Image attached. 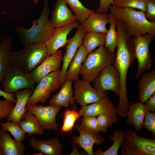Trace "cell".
Masks as SVG:
<instances>
[{
    "label": "cell",
    "mask_w": 155,
    "mask_h": 155,
    "mask_svg": "<svg viewBox=\"0 0 155 155\" xmlns=\"http://www.w3.org/2000/svg\"><path fill=\"white\" fill-rule=\"evenodd\" d=\"M116 27L118 33V41L113 65L119 74L120 92L119 102L115 109L117 115L124 118L127 116L130 105L126 88L127 73L130 66L136 58L133 39L128 34L124 22L116 19Z\"/></svg>",
    "instance_id": "6da1fadb"
},
{
    "label": "cell",
    "mask_w": 155,
    "mask_h": 155,
    "mask_svg": "<svg viewBox=\"0 0 155 155\" xmlns=\"http://www.w3.org/2000/svg\"><path fill=\"white\" fill-rule=\"evenodd\" d=\"M50 10L48 0H44L43 9L39 18L32 22L30 28L19 26L16 29L21 43L25 46L45 44L53 36L56 28L49 19Z\"/></svg>",
    "instance_id": "7a4b0ae2"
},
{
    "label": "cell",
    "mask_w": 155,
    "mask_h": 155,
    "mask_svg": "<svg viewBox=\"0 0 155 155\" xmlns=\"http://www.w3.org/2000/svg\"><path fill=\"white\" fill-rule=\"evenodd\" d=\"M110 13L123 21L125 29L130 37L148 34L155 36V22L146 18L145 12L129 7H120L111 5L108 7Z\"/></svg>",
    "instance_id": "3957f363"
},
{
    "label": "cell",
    "mask_w": 155,
    "mask_h": 155,
    "mask_svg": "<svg viewBox=\"0 0 155 155\" xmlns=\"http://www.w3.org/2000/svg\"><path fill=\"white\" fill-rule=\"evenodd\" d=\"M47 56L45 43L26 46L21 50L12 51L10 58L11 65L15 66L24 72L30 74Z\"/></svg>",
    "instance_id": "277c9868"
},
{
    "label": "cell",
    "mask_w": 155,
    "mask_h": 155,
    "mask_svg": "<svg viewBox=\"0 0 155 155\" xmlns=\"http://www.w3.org/2000/svg\"><path fill=\"white\" fill-rule=\"evenodd\" d=\"M115 58L114 53L110 51L104 45L99 46L88 54L83 63L80 72L83 80L94 82L103 70L113 63Z\"/></svg>",
    "instance_id": "5b68a950"
},
{
    "label": "cell",
    "mask_w": 155,
    "mask_h": 155,
    "mask_svg": "<svg viewBox=\"0 0 155 155\" xmlns=\"http://www.w3.org/2000/svg\"><path fill=\"white\" fill-rule=\"evenodd\" d=\"M121 155H155V140L137 135L131 129L124 131Z\"/></svg>",
    "instance_id": "8992f818"
},
{
    "label": "cell",
    "mask_w": 155,
    "mask_h": 155,
    "mask_svg": "<svg viewBox=\"0 0 155 155\" xmlns=\"http://www.w3.org/2000/svg\"><path fill=\"white\" fill-rule=\"evenodd\" d=\"M60 70L52 72L43 78L34 90L26 106L36 105L38 102H45L60 86Z\"/></svg>",
    "instance_id": "52a82bcc"
},
{
    "label": "cell",
    "mask_w": 155,
    "mask_h": 155,
    "mask_svg": "<svg viewBox=\"0 0 155 155\" xmlns=\"http://www.w3.org/2000/svg\"><path fill=\"white\" fill-rule=\"evenodd\" d=\"M135 54L138 61V67L135 79L137 80L144 72L148 70L152 62L149 49L150 43L154 36L148 34L134 36Z\"/></svg>",
    "instance_id": "ba28073f"
},
{
    "label": "cell",
    "mask_w": 155,
    "mask_h": 155,
    "mask_svg": "<svg viewBox=\"0 0 155 155\" xmlns=\"http://www.w3.org/2000/svg\"><path fill=\"white\" fill-rule=\"evenodd\" d=\"M35 83L29 74L24 72L15 66L11 65L2 84L3 91L7 93L11 94L26 88L34 90Z\"/></svg>",
    "instance_id": "9c48e42d"
},
{
    "label": "cell",
    "mask_w": 155,
    "mask_h": 155,
    "mask_svg": "<svg viewBox=\"0 0 155 155\" xmlns=\"http://www.w3.org/2000/svg\"><path fill=\"white\" fill-rule=\"evenodd\" d=\"M26 111L32 113L38 121L40 127L44 130H53L57 131L60 124L57 122L56 118L61 107L50 105L26 106Z\"/></svg>",
    "instance_id": "30bf717a"
},
{
    "label": "cell",
    "mask_w": 155,
    "mask_h": 155,
    "mask_svg": "<svg viewBox=\"0 0 155 155\" xmlns=\"http://www.w3.org/2000/svg\"><path fill=\"white\" fill-rule=\"evenodd\" d=\"M94 82V88L97 91L101 92L111 91L119 97L120 92L119 75L113 65H109L103 70Z\"/></svg>",
    "instance_id": "8fae6325"
},
{
    "label": "cell",
    "mask_w": 155,
    "mask_h": 155,
    "mask_svg": "<svg viewBox=\"0 0 155 155\" xmlns=\"http://www.w3.org/2000/svg\"><path fill=\"white\" fill-rule=\"evenodd\" d=\"M73 88V98L81 106L97 102L107 95L106 92L97 91L92 87L90 82L83 80L75 81Z\"/></svg>",
    "instance_id": "7c38bea8"
},
{
    "label": "cell",
    "mask_w": 155,
    "mask_h": 155,
    "mask_svg": "<svg viewBox=\"0 0 155 155\" xmlns=\"http://www.w3.org/2000/svg\"><path fill=\"white\" fill-rule=\"evenodd\" d=\"M83 27L80 24L74 35L68 39L65 46L66 51L63 57V64L59 77L60 85L62 86L65 81V75L68 67L80 47L82 44L86 33Z\"/></svg>",
    "instance_id": "4fadbf2b"
},
{
    "label": "cell",
    "mask_w": 155,
    "mask_h": 155,
    "mask_svg": "<svg viewBox=\"0 0 155 155\" xmlns=\"http://www.w3.org/2000/svg\"><path fill=\"white\" fill-rule=\"evenodd\" d=\"M74 127L80 135L78 137H73V143L83 149L88 155H93V145L94 144L97 146L101 145L105 140L104 137L99 132H92L86 130L78 123L75 124Z\"/></svg>",
    "instance_id": "5bb4252c"
},
{
    "label": "cell",
    "mask_w": 155,
    "mask_h": 155,
    "mask_svg": "<svg viewBox=\"0 0 155 155\" xmlns=\"http://www.w3.org/2000/svg\"><path fill=\"white\" fill-rule=\"evenodd\" d=\"M62 51L58 50L50 56H47L42 63L30 74L35 82L38 84L44 77L51 72L60 70L63 61Z\"/></svg>",
    "instance_id": "9a60e30c"
},
{
    "label": "cell",
    "mask_w": 155,
    "mask_h": 155,
    "mask_svg": "<svg viewBox=\"0 0 155 155\" xmlns=\"http://www.w3.org/2000/svg\"><path fill=\"white\" fill-rule=\"evenodd\" d=\"M78 112L81 116L96 117L102 113L108 114L117 118L114 105L109 99L107 95L95 102L82 106Z\"/></svg>",
    "instance_id": "2e32d148"
},
{
    "label": "cell",
    "mask_w": 155,
    "mask_h": 155,
    "mask_svg": "<svg viewBox=\"0 0 155 155\" xmlns=\"http://www.w3.org/2000/svg\"><path fill=\"white\" fill-rule=\"evenodd\" d=\"M75 15L64 0H56L51 12L50 21L55 28H60L76 22Z\"/></svg>",
    "instance_id": "e0dca14e"
},
{
    "label": "cell",
    "mask_w": 155,
    "mask_h": 155,
    "mask_svg": "<svg viewBox=\"0 0 155 155\" xmlns=\"http://www.w3.org/2000/svg\"><path fill=\"white\" fill-rule=\"evenodd\" d=\"M79 25L78 22H75L64 26L56 28L53 36L45 43L47 56H50L60 48L65 47L68 40L67 39L68 35L74 28H78Z\"/></svg>",
    "instance_id": "ac0fdd59"
},
{
    "label": "cell",
    "mask_w": 155,
    "mask_h": 155,
    "mask_svg": "<svg viewBox=\"0 0 155 155\" xmlns=\"http://www.w3.org/2000/svg\"><path fill=\"white\" fill-rule=\"evenodd\" d=\"M34 90L26 88L15 92L17 98L16 102L10 113L6 118L7 121L19 124L26 111L25 108L26 103Z\"/></svg>",
    "instance_id": "d6986e66"
},
{
    "label": "cell",
    "mask_w": 155,
    "mask_h": 155,
    "mask_svg": "<svg viewBox=\"0 0 155 155\" xmlns=\"http://www.w3.org/2000/svg\"><path fill=\"white\" fill-rule=\"evenodd\" d=\"M30 146L34 150L46 155H63V145L56 137L49 140H39L32 137L30 139Z\"/></svg>",
    "instance_id": "ffe728a7"
},
{
    "label": "cell",
    "mask_w": 155,
    "mask_h": 155,
    "mask_svg": "<svg viewBox=\"0 0 155 155\" xmlns=\"http://www.w3.org/2000/svg\"><path fill=\"white\" fill-rule=\"evenodd\" d=\"M12 48V39L11 36L5 35L0 37V84L11 65Z\"/></svg>",
    "instance_id": "44dd1931"
},
{
    "label": "cell",
    "mask_w": 155,
    "mask_h": 155,
    "mask_svg": "<svg viewBox=\"0 0 155 155\" xmlns=\"http://www.w3.org/2000/svg\"><path fill=\"white\" fill-rule=\"evenodd\" d=\"M110 23L109 13H95L90 15L81 24L86 32H94L106 34L108 29L106 24Z\"/></svg>",
    "instance_id": "7402d4cb"
},
{
    "label": "cell",
    "mask_w": 155,
    "mask_h": 155,
    "mask_svg": "<svg viewBox=\"0 0 155 155\" xmlns=\"http://www.w3.org/2000/svg\"><path fill=\"white\" fill-rule=\"evenodd\" d=\"M0 147L2 155H23L25 152V145L13 139L3 128L0 129Z\"/></svg>",
    "instance_id": "603a6c76"
},
{
    "label": "cell",
    "mask_w": 155,
    "mask_h": 155,
    "mask_svg": "<svg viewBox=\"0 0 155 155\" xmlns=\"http://www.w3.org/2000/svg\"><path fill=\"white\" fill-rule=\"evenodd\" d=\"M73 82L71 80H65L59 92L52 96L49 102L50 105L66 108L70 104L73 105L75 101L73 96Z\"/></svg>",
    "instance_id": "cb8c5ba5"
},
{
    "label": "cell",
    "mask_w": 155,
    "mask_h": 155,
    "mask_svg": "<svg viewBox=\"0 0 155 155\" xmlns=\"http://www.w3.org/2000/svg\"><path fill=\"white\" fill-rule=\"evenodd\" d=\"M147 110L145 105L140 102L134 103L131 102L129 105L126 123L128 125H134V133L136 134L137 132H141Z\"/></svg>",
    "instance_id": "d4e9b609"
},
{
    "label": "cell",
    "mask_w": 155,
    "mask_h": 155,
    "mask_svg": "<svg viewBox=\"0 0 155 155\" xmlns=\"http://www.w3.org/2000/svg\"><path fill=\"white\" fill-rule=\"evenodd\" d=\"M138 96L140 102L146 103L155 94V70H151L142 76L138 86Z\"/></svg>",
    "instance_id": "484cf974"
},
{
    "label": "cell",
    "mask_w": 155,
    "mask_h": 155,
    "mask_svg": "<svg viewBox=\"0 0 155 155\" xmlns=\"http://www.w3.org/2000/svg\"><path fill=\"white\" fill-rule=\"evenodd\" d=\"M88 54L86 48L82 44L69 65L66 74L65 81L69 80L73 82L79 79L82 63Z\"/></svg>",
    "instance_id": "4316f807"
},
{
    "label": "cell",
    "mask_w": 155,
    "mask_h": 155,
    "mask_svg": "<svg viewBox=\"0 0 155 155\" xmlns=\"http://www.w3.org/2000/svg\"><path fill=\"white\" fill-rule=\"evenodd\" d=\"M19 125L26 133L29 136L34 134L42 135L44 130L35 116L30 112L26 111Z\"/></svg>",
    "instance_id": "83f0119b"
},
{
    "label": "cell",
    "mask_w": 155,
    "mask_h": 155,
    "mask_svg": "<svg viewBox=\"0 0 155 155\" xmlns=\"http://www.w3.org/2000/svg\"><path fill=\"white\" fill-rule=\"evenodd\" d=\"M124 137V131L121 129H116L112 134L110 135L108 137L109 141H113L111 147L105 151L100 148L93 152L95 155H117L118 150L121 146Z\"/></svg>",
    "instance_id": "f1b7e54d"
},
{
    "label": "cell",
    "mask_w": 155,
    "mask_h": 155,
    "mask_svg": "<svg viewBox=\"0 0 155 155\" xmlns=\"http://www.w3.org/2000/svg\"><path fill=\"white\" fill-rule=\"evenodd\" d=\"M106 34L94 32H86L82 44L86 48L88 54L97 47L105 44Z\"/></svg>",
    "instance_id": "f546056e"
},
{
    "label": "cell",
    "mask_w": 155,
    "mask_h": 155,
    "mask_svg": "<svg viewBox=\"0 0 155 155\" xmlns=\"http://www.w3.org/2000/svg\"><path fill=\"white\" fill-rule=\"evenodd\" d=\"M75 13L76 19L81 24L91 14L95 13L93 10L84 7L79 0H64Z\"/></svg>",
    "instance_id": "4dcf8cb0"
},
{
    "label": "cell",
    "mask_w": 155,
    "mask_h": 155,
    "mask_svg": "<svg viewBox=\"0 0 155 155\" xmlns=\"http://www.w3.org/2000/svg\"><path fill=\"white\" fill-rule=\"evenodd\" d=\"M109 15L110 25L106 34L105 47L110 51L114 53L118 41V33L116 27V18L110 13Z\"/></svg>",
    "instance_id": "1f68e13d"
},
{
    "label": "cell",
    "mask_w": 155,
    "mask_h": 155,
    "mask_svg": "<svg viewBox=\"0 0 155 155\" xmlns=\"http://www.w3.org/2000/svg\"><path fill=\"white\" fill-rule=\"evenodd\" d=\"M81 116L77 111L74 108L72 110L67 108L64 113L63 122L61 128V132L65 133L71 131L74 127L75 122Z\"/></svg>",
    "instance_id": "d6a6232c"
},
{
    "label": "cell",
    "mask_w": 155,
    "mask_h": 155,
    "mask_svg": "<svg viewBox=\"0 0 155 155\" xmlns=\"http://www.w3.org/2000/svg\"><path fill=\"white\" fill-rule=\"evenodd\" d=\"M0 125L3 129L10 132L16 141L21 142L25 140V133L19 124L12 122L0 121Z\"/></svg>",
    "instance_id": "836d02e7"
},
{
    "label": "cell",
    "mask_w": 155,
    "mask_h": 155,
    "mask_svg": "<svg viewBox=\"0 0 155 155\" xmlns=\"http://www.w3.org/2000/svg\"><path fill=\"white\" fill-rule=\"evenodd\" d=\"M148 0H115L112 5L120 7H129L140 9L144 12L146 11Z\"/></svg>",
    "instance_id": "e575fe53"
},
{
    "label": "cell",
    "mask_w": 155,
    "mask_h": 155,
    "mask_svg": "<svg viewBox=\"0 0 155 155\" xmlns=\"http://www.w3.org/2000/svg\"><path fill=\"white\" fill-rule=\"evenodd\" d=\"M97 117L99 131L104 133L107 132V129L113 124L116 123L119 121L117 118L114 117L107 113H101Z\"/></svg>",
    "instance_id": "d590c367"
},
{
    "label": "cell",
    "mask_w": 155,
    "mask_h": 155,
    "mask_svg": "<svg viewBox=\"0 0 155 155\" xmlns=\"http://www.w3.org/2000/svg\"><path fill=\"white\" fill-rule=\"evenodd\" d=\"M80 125L88 131L94 132L99 131L96 117L84 116L81 120Z\"/></svg>",
    "instance_id": "8d00e7d4"
},
{
    "label": "cell",
    "mask_w": 155,
    "mask_h": 155,
    "mask_svg": "<svg viewBox=\"0 0 155 155\" xmlns=\"http://www.w3.org/2000/svg\"><path fill=\"white\" fill-rule=\"evenodd\" d=\"M143 127L155 136V113L147 110L143 123Z\"/></svg>",
    "instance_id": "74e56055"
},
{
    "label": "cell",
    "mask_w": 155,
    "mask_h": 155,
    "mask_svg": "<svg viewBox=\"0 0 155 155\" xmlns=\"http://www.w3.org/2000/svg\"><path fill=\"white\" fill-rule=\"evenodd\" d=\"M13 103L6 99L0 100V120L6 118L10 113L15 106Z\"/></svg>",
    "instance_id": "f35d334b"
},
{
    "label": "cell",
    "mask_w": 155,
    "mask_h": 155,
    "mask_svg": "<svg viewBox=\"0 0 155 155\" xmlns=\"http://www.w3.org/2000/svg\"><path fill=\"white\" fill-rule=\"evenodd\" d=\"M145 14L148 20L155 22V0H148Z\"/></svg>",
    "instance_id": "ab89813d"
},
{
    "label": "cell",
    "mask_w": 155,
    "mask_h": 155,
    "mask_svg": "<svg viewBox=\"0 0 155 155\" xmlns=\"http://www.w3.org/2000/svg\"><path fill=\"white\" fill-rule=\"evenodd\" d=\"M115 0H100L99 6L96 10L97 13L104 14L107 13L109 6Z\"/></svg>",
    "instance_id": "60d3db41"
},
{
    "label": "cell",
    "mask_w": 155,
    "mask_h": 155,
    "mask_svg": "<svg viewBox=\"0 0 155 155\" xmlns=\"http://www.w3.org/2000/svg\"><path fill=\"white\" fill-rule=\"evenodd\" d=\"M145 105L147 110L151 112L155 111V94L151 97L146 102Z\"/></svg>",
    "instance_id": "b9f144b4"
},
{
    "label": "cell",
    "mask_w": 155,
    "mask_h": 155,
    "mask_svg": "<svg viewBox=\"0 0 155 155\" xmlns=\"http://www.w3.org/2000/svg\"><path fill=\"white\" fill-rule=\"evenodd\" d=\"M14 94H9L5 92L3 90H2L0 89V96H1L4 98L5 99L9 100L13 103H16V100L15 99L14 96Z\"/></svg>",
    "instance_id": "7bdbcfd3"
},
{
    "label": "cell",
    "mask_w": 155,
    "mask_h": 155,
    "mask_svg": "<svg viewBox=\"0 0 155 155\" xmlns=\"http://www.w3.org/2000/svg\"><path fill=\"white\" fill-rule=\"evenodd\" d=\"M72 151L69 155H86L85 153H82L78 151V149L76 144H74Z\"/></svg>",
    "instance_id": "ee69618b"
},
{
    "label": "cell",
    "mask_w": 155,
    "mask_h": 155,
    "mask_svg": "<svg viewBox=\"0 0 155 155\" xmlns=\"http://www.w3.org/2000/svg\"><path fill=\"white\" fill-rule=\"evenodd\" d=\"M29 155H44L42 153L38 152H36L34 153H33L32 154H29Z\"/></svg>",
    "instance_id": "f6af8a7d"
},
{
    "label": "cell",
    "mask_w": 155,
    "mask_h": 155,
    "mask_svg": "<svg viewBox=\"0 0 155 155\" xmlns=\"http://www.w3.org/2000/svg\"><path fill=\"white\" fill-rule=\"evenodd\" d=\"M38 0H33V3L34 4H36L38 3Z\"/></svg>",
    "instance_id": "bcb514c9"
},
{
    "label": "cell",
    "mask_w": 155,
    "mask_h": 155,
    "mask_svg": "<svg viewBox=\"0 0 155 155\" xmlns=\"http://www.w3.org/2000/svg\"><path fill=\"white\" fill-rule=\"evenodd\" d=\"M0 155H2L1 150L0 148Z\"/></svg>",
    "instance_id": "7dc6e473"
},
{
    "label": "cell",
    "mask_w": 155,
    "mask_h": 155,
    "mask_svg": "<svg viewBox=\"0 0 155 155\" xmlns=\"http://www.w3.org/2000/svg\"></svg>",
    "instance_id": "c3c4849f"
}]
</instances>
